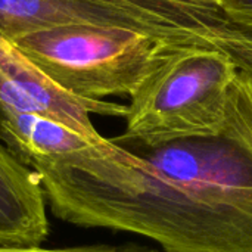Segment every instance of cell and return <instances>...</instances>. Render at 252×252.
Wrapping results in <instances>:
<instances>
[{"instance_id": "6da1fadb", "label": "cell", "mask_w": 252, "mask_h": 252, "mask_svg": "<svg viewBox=\"0 0 252 252\" xmlns=\"http://www.w3.org/2000/svg\"><path fill=\"white\" fill-rule=\"evenodd\" d=\"M55 217L137 233L164 252H252V74L238 72L223 127L25 162Z\"/></svg>"}, {"instance_id": "7a4b0ae2", "label": "cell", "mask_w": 252, "mask_h": 252, "mask_svg": "<svg viewBox=\"0 0 252 252\" xmlns=\"http://www.w3.org/2000/svg\"><path fill=\"white\" fill-rule=\"evenodd\" d=\"M77 24L128 30L170 49H213L252 74V31L217 0H0V34L9 40Z\"/></svg>"}, {"instance_id": "3957f363", "label": "cell", "mask_w": 252, "mask_h": 252, "mask_svg": "<svg viewBox=\"0 0 252 252\" xmlns=\"http://www.w3.org/2000/svg\"><path fill=\"white\" fill-rule=\"evenodd\" d=\"M238 72L230 58L213 49L164 52L130 96L121 137L158 142L220 130Z\"/></svg>"}, {"instance_id": "277c9868", "label": "cell", "mask_w": 252, "mask_h": 252, "mask_svg": "<svg viewBox=\"0 0 252 252\" xmlns=\"http://www.w3.org/2000/svg\"><path fill=\"white\" fill-rule=\"evenodd\" d=\"M53 83L92 100L131 96L170 47L137 32L100 25H63L12 40Z\"/></svg>"}, {"instance_id": "5b68a950", "label": "cell", "mask_w": 252, "mask_h": 252, "mask_svg": "<svg viewBox=\"0 0 252 252\" xmlns=\"http://www.w3.org/2000/svg\"><path fill=\"white\" fill-rule=\"evenodd\" d=\"M0 105L59 121L90 137L103 136L90 115L126 117L127 106L77 97L53 83L12 40L0 34Z\"/></svg>"}, {"instance_id": "8992f818", "label": "cell", "mask_w": 252, "mask_h": 252, "mask_svg": "<svg viewBox=\"0 0 252 252\" xmlns=\"http://www.w3.org/2000/svg\"><path fill=\"white\" fill-rule=\"evenodd\" d=\"M46 196L32 168L0 143V248H35L49 238Z\"/></svg>"}, {"instance_id": "52a82bcc", "label": "cell", "mask_w": 252, "mask_h": 252, "mask_svg": "<svg viewBox=\"0 0 252 252\" xmlns=\"http://www.w3.org/2000/svg\"><path fill=\"white\" fill-rule=\"evenodd\" d=\"M0 143L25 164L32 158H53L103 146L109 139H90L52 118L0 105Z\"/></svg>"}, {"instance_id": "ba28073f", "label": "cell", "mask_w": 252, "mask_h": 252, "mask_svg": "<svg viewBox=\"0 0 252 252\" xmlns=\"http://www.w3.org/2000/svg\"><path fill=\"white\" fill-rule=\"evenodd\" d=\"M217 1L232 22L252 31V0H217Z\"/></svg>"}, {"instance_id": "9c48e42d", "label": "cell", "mask_w": 252, "mask_h": 252, "mask_svg": "<svg viewBox=\"0 0 252 252\" xmlns=\"http://www.w3.org/2000/svg\"><path fill=\"white\" fill-rule=\"evenodd\" d=\"M0 252H159L151 248L143 247H106V245H96V247H77V248H62V250H44L41 247L35 248H0Z\"/></svg>"}]
</instances>
